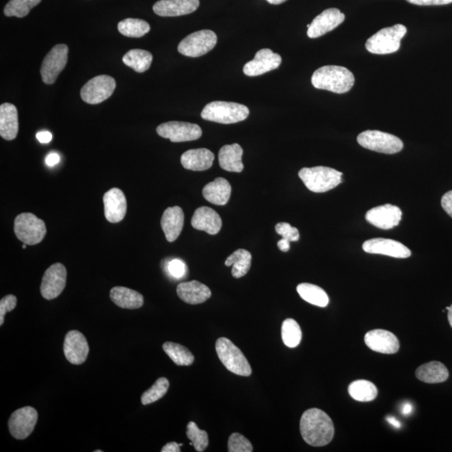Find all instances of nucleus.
<instances>
[{
    "mask_svg": "<svg viewBox=\"0 0 452 452\" xmlns=\"http://www.w3.org/2000/svg\"><path fill=\"white\" fill-rule=\"evenodd\" d=\"M41 2V0H11L4 8V14L7 17H26Z\"/></svg>",
    "mask_w": 452,
    "mask_h": 452,
    "instance_id": "58836bf2",
    "label": "nucleus"
},
{
    "mask_svg": "<svg viewBox=\"0 0 452 452\" xmlns=\"http://www.w3.org/2000/svg\"><path fill=\"white\" fill-rule=\"evenodd\" d=\"M298 176L310 191L324 193L342 183L343 174L334 168L317 166L302 168Z\"/></svg>",
    "mask_w": 452,
    "mask_h": 452,
    "instance_id": "7ed1b4c3",
    "label": "nucleus"
},
{
    "mask_svg": "<svg viewBox=\"0 0 452 452\" xmlns=\"http://www.w3.org/2000/svg\"><path fill=\"white\" fill-rule=\"evenodd\" d=\"M118 31L124 36L132 38H140L150 31V26L146 21L139 19H125L119 22Z\"/></svg>",
    "mask_w": 452,
    "mask_h": 452,
    "instance_id": "e433bc0d",
    "label": "nucleus"
},
{
    "mask_svg": "<svg viewBox=\"0 0 452 452\" xmlns=\"http://www.w3.org/2000/svg\"><path fill=\"white\" fill-rule=\"evenodd\" d=\"M66 358L72 364H83L89 354V345L86 337L78 330H71L66 334L64 341Z\"/></svg>",
    "mask_w": 452,
    "mask_h": 452,
    "instance_id": "f3484780",
    "label": "nucleus"
},
{
    "mask_svg": "<svg viewBox=\"0 0 452 452\" xmlns=\"http://www.w3.org/2000/svg\"><path fill=\"white\" fill-rule=\"evenodd\" d=\"M354 76L344 66H325L317 69L312 76V84L317 89L343 94L352 89Z\"/></svg>",
    "mask_w": 452,
    "mask_h": 452,
    "instance_id": "f03ea898",
    "label": "nucleus"
},
{
    "mask_svg": "<svg viewBox=\"0 0 452 452\" xmlns=\"http://www.w3.org/2000/svg\"><path fill=\"white\" fill-rule=\"evenodd\" d=\"M36 138L41 143H49L52 140V134L48 131H41L36 134Z\"/></svg>",
    "mask_w": 452,
    "mask_h": 452,
    "instance_id": "09e8293b",
    "label": "nucleus"
},
{
    "mask_svg": "<svg viewBox=\"0 0 452 452\" xmlns=\"http://www.w3.org/2000/svg\"><path fill=\"white\" fill-rule=\"evenodd\" d=\"M230 452H252L253 446L248 439L239 433H233L228 441Z\"/></svg>",
    "mask_w": 452,
    "mask_h": 452,
    "instance_id": "79ce46f5",
    "label": "nucleus"
},
{
    "mask_svg": "<svg viewBox=\"0 0 452 452\" xmlns=\"http://www.w3.org/2000/svg\"><path fill=\"white\" fill-rule=\"evenodd\" d=\"M276 232L282 235V238L292 242H297L300 238L299 232L295 227H292L290 224L286 222L278 223L275 227Z\"/></svg>",
    "mask_w": 452,
    "mask_h": 452,
    "instance_id": "37998d69",
    "label": "nucleus"
},
{
    "mask_svg": "<svg viewBox=\"0 0 452 452\" xmlns=\"http://www.w3.org/2000/svg\"><path fill=\"white\" fill-rule=\"evenodd\" d=\"M22 248L23 249H26V244L24 243Z\"/></svg>",
    "mask_w": 452,
    "mask_h": 452,
    "instance_id": "13d9d810",
    "label": "nucleus"
},
{
    "mask_svg": "<svg viewBox=\"0 0 452 452\" xmlns=\"http://www.w3.org/2000/svg\"><path fill=\"white\" fill-rule=\"evenodd\" d=\"M363 250L369 254L384 255L394 258H408L411 256V250L401 242L391 239L375 238L363 244Z\"/></svg>",
    "mask_w": 452,
    "mask_h": 452,
    "instance_id": "6ab92c4d",
    "label": "nucleus"
},
{
    "mask_svg": "<svg viewBox=\"0 0 452 452\" xmlns=\"http://www.w3.org/2000/svg\"><path fill=\"white\" fill-rule=\"evenodd\" d=\"M243 149L237 143L225 145L219 152L221 168L228 172L240 173L244 170L242 163Z\"/></svg>",
    "mask_w": 452,
    "mask_h": 452,
    "instance_id": "c85d7f7f",
    "label": "nucleus"
},
{
    "mask_svg": "<svg viewBox=\"0 0 452 452\" xmlns=\"http://www.w3.org/2000/svg\"><path fill=\"white\" fill-rule=\"evenodd\" d=\"M38 421L35 408L26 406L14 411L9 418V431L14 438L24 440L31 436Z\"/></svg>",
    "mask_w": 452,
    "mask_h": 452,
    "instance_id": "ddd939ff",
    "label": "nucleus"
},
{
    "mask_svg": "<svg viewBox=\"0 0 452 452\" xmlns=\"http://www.w3.org/2000/svg\"><path fill=\"white\" fill-rule=\"evenodd\" d=\"M200 6V0H160L153 9L158 16L176 17L193 13Z\"/></svg>",
    "mask_w": 452,
    "mask_h": 452,
    "instance_id": "4be33fe9",
    "label": "nucleus"
},
{
    "mask_svg": "<svg viewBox=\"0 0 452 452\" xmlns=\"http://www.w3.org/2000/svg\"><path fill=\"white\" fill-rule=\"evenodd\" d=\"M271 4H281L287 1V0H267Z\"/></svg>",
    "mask_w": 452,
    "mask_h": 452,
    "instance_id": "4d7b16f0",
    "label": "nucleus"
},
{
    "mask_svg": "<svg viewBox=\"0 0 452 452\" xmlns=\"http://www.w3.org/2000/svg\"><path fill=\"white\" fill-rule=\"evenodd\" d=\"M157 133L173 143H182L197 140L202 136V130L195 123L173 121L160 124Z\"/></svg>",
    "mask_w": 452,
    "mask_h": 452,
    "instance_id": "f8f14e48",
    "label": "nucleus"
},
{
    "mask_svg": "<svg viewBox=\"0 0 452 452\" xmlns=\"http://www.w3.org/2000/svg\"><path fill=\"white\" fill-rule=\"evenodd\" d=\"M217 44V36L210 30H203L190 34L183 40L178 51L188 57H200L212 51Z\"/></svg>",
    "mask_w": 452,
    "mask_h": 452,
    "instance_id": "1a4fd4ad",
    "label": "nucleus"
},
{
    "mask_svg": "<svg viewBox=\"0 0 452 452\" xmlns=\"http://www.w3.org/2000/svg\"><path fill=\"white\" fill-rule=\"evenodd\" d=\"M249 113V108L245 105L215 101L205 106L201 118L206 121L232 124L244 121Z\"/></svg>",
    "mask_w": 452,
    "mask_h": 452,
    "instance_id": "20e7f679",
    "label": "nucleus"
},
{
    "mask_svg": "<svg viewBox=\"0 0 452 452\" xmlns=\"http://www.w3.org/2000/svg\"><path fill=\"white\" fill-rule=\"evenodd\" d=\"M110 298L118 307L124 309H138L143 305L140 293L125 287H115L110 292Z\"/></svg>",
    "mask_w": 452,
    "mask_h": 452,
    "instance_id": "c756f323",
    "label": "nucleus"
},
{
    "mask_svg": "<svg viewBox=\"0 0 452 452\" xmlns=\"http://www.w3.org/2000/svg\"><path fill=\"white\" fill-rule=\"evenodd\" d=\"M215 155L207 148L190 149L183 153L181 165L188 170L205 171L213 165Z\"/></svg>",
    "mask_w": 452,
    "mask_h": 452,
    "instance_id": "a878e982",
    "label": "nucleus"
},
{
    "mask_svg": "<svg viewBox=\"0 0 452 452\" xmlns=\"http://www.w3.org/2000/svg\"><path fill=\"white\" fill-rule=\"evenodd\" d=\"M123 61L125 65L131 67L138 73H143L150 68L153 55L150 52L144 50H130L123 57Z\"/></svg>",
    "mask_w": 452,
    "mask_h": 452,
    "instance_id": "72a5a7b5",
    "label": "nucleus"
},
{
    "mask_svg": "<svg viewBox=\"0 0 452 452\" xmlns=\"http://www.w3.org/2000/svg\"><path fill=\"white\" fill-rule=\"evenodd\" d=\"M14 233L23 243L34 246L44 240L46 226L42 220L32 213H22L14 220Z\"/></svg>",
    "mask_w": 452,
    "mask_h": 452,
    "instance_id": "0eeeda50",
    "label": "nucleus"
},
{
    "mask_svg": "<svg viewBox=\"0 0 452 452\" xmlns=\"http://www.w3.org/2000/svg\"><path fill=\"white\" fill-rule=\"evenodd\" d=\"M446 309L448 311V315H447V317H448L449 324L452 328V305L451 307H447Z\"/></svg>",
    "mask_w": 452,
    "mask_h": 452,
    "instance_id": "6e6d98bb",
    "label": "nucleus"
},
{
    "mask_svg": "<svg viewBox=\"0 0 452 452\" xmlns=\"http://www.w3.org/2000/svg\"><path fill=\"white\" fill-rule=\"evenodd\" d=\"M163 349L172 359V361L179 366H190L195 361L193 354L181 344L166 342L163 344Z\"/></svg>",
    "mask_w": 452,
    "mask_h": 452,
    "instance_id": "c9c22d12",
    "label": "nucleus"
},
{
    "mask_svg": "<svg viewBox=\"0 0 452 452\" xmlns=\"http://www.w3.org/2000/svg\"><path fill=\"white\" fill-rule=\"evenodd\" d=\"M365 218L369 223L379 229L389 230L400 224L402 211L396 205L387 204L369 210Z\"/></svg>",
    "mask_w": 452,
    "mask_h": 452,
    "instance_id": "dca6fc26",
    "label": "nucleus"
},
{
    "mask_svg": "<svg viewBox=\"0 0 452 452\" xmlns=\"http://www.w3.org/2000/svg\"><path fill=\"white\" fill-rule=\"evenodd\" d=\"M18 111L11 103L0 106V135L7 141L14 140L18 135Z\"/></svg>",
    "mask_w": 452,
    "mask_h": 452,
    "instance_id": "bb28decb",
    "label": "nucleus"
},
{
    "mask_svg": "<svg viewBox=\"0 0 452 452\" xmlns=\"http://www.w3.org/2000/svg\"><path fill=\"white\" fill-rule=\"evenodd\" d=\"M386 420L389 424L392 425L394 428H396V429H400L401 427V422L399 421L396 417L387 416Z\"/></svg>",
    "mask_w": 452,
    "mask_h": 452,
    "instance_id": "5fc2aeb1",
    "label": "nucleus"
},
{
    "mask_svg": "<svg viewBox=\"0 0 452 452\" xmlns=\"http://www.w3.org/2000/svg\"><path fill=\"white\" fill-rule=\"evenodd\" d=\"M442 208L452 218V190L447 192L441 199Z\"/></svg>",
    "mask_w": 452,
    "mask_h": 452,
    "instance_id": "de8ad7c7",
    "label": "nucleus"
},
{
    "mask_svg": "<svg viewBox=\"0 0 452 452\" xmlns=\"http://www.w3.org/2000/svg\"><path fill=\"white\" fill-rule=\"evenodd\" d=\"M282 63L280 55L270 49H262L257 52L255 58L244 66L243 72L248 76H257L276 70Z\"/></svg>",
    "mask_w": 452,
    "mask_h": 452,
    "instance_id": "a211bd4d",
    "label": "nucleus"
},
{
    "mask_svg": "<svg viewBox=\"0 0 452 452\" xmlns=\"http://www.w3.org/2000/svg\"><path fill=\"white\" fill-rule=\"evenodd\" d=\"M116 88V81L109 76H95L81 90V99L85 103L95 105L108 99Z\"/></svg>",
    "mask_w": 452,
    "mask_h": 452,
    "instance_id": "9d476101",
    "label": "nucleus"
},
{
    "mask_svg": "<svg viewBox=\"0 0 452 452\" xmlns=\"http://www.w3.org/2000/svg\"><path fill=\"white\" fill-rule=\"evenodd\" d=\"M349 396L359 402H370L378 396V389L372 382L359 379L350 384Z\"/></svg>",
    "mask_w": 452,
    "mask_h": 452,
    "instance_id": "f704fd0d",
    "label": "nucleus"
},
{
    "mask_svg": "<svg viewBox=\"0 0 452 452\" xmlns=\"http://www.w3.org/2000/svg\"><path fill=\"white\" fill-rule=\"evenodd\" d=\"M302 438L312 446H324L330 443L334 436L333 421L319 409L306 411L300 421Z\"/></svg>",
    "mask_w": 452,
    "mask_h": 452,
    "instance_id": "f257e3e1",
    "label": "nucleus"
},
{
    "mask_svg": "<svg viewBox=\"0 0 452 452\" xmlns=\"http://www.w3.org/2000/svg\"><path fill=\"white\" fill-rule=\"evenodd\" d=\"M282 339L288 348H296L302 340V330L294 319H287L282 326Z\"/></svg>",
    "mask_w": 452,
    "mask_h": 452,
    "instance_id": "4c0bfd02",
    "label": "nucleus"
},
{
    "mask_svg": "<svg viewBox=\"0 0 452 452\" xmlns=\"http://www.w3.org/2000/svg\"><path fill=\"white\" fill-rule=\"evenodd\" d=\"M277 247L282 252H287L290 250V242L288 240L282 238L277 242Z\"/></svg>",
    "mask_w": 452,
    "mask_h": 452,
    "instance_id": "603ef678",
    "label": "nucleus"
},
{
    "mask_svg": "<svg viewBox=\"0 0 452 452\" xmlns=\"http://www.w3.org/2000/svg\"><path fill=\"white\" fill-rule=\"evenodd\" d=\"M406 32V27L401 24L382 29L369 38L365 47L375 55L392 54L400 49L402 38Z\"/></svg>",
    "mask_w": 452,
    "mask_h": 452,
    "instance_id": "39448f33",
    "label": "nucleus"
},
{
    "mask_svg": "<svg viewBox=\"0 0 452 452\" xmlns=\"http://www.w3.org/2000/svg\"><path fill=\"white\" fill-rule=\"evenodd\" d=\"M177 294L188 304H203L212 295L210 288L198 281L182 282L177 287Z\"/></svg>",
    "mask_w": 452,
    "mask_h": 452,
    "instance_id": "393cba45",
    "label": "nucleus"
},
{
    "mask_svg": "<svg viewBox=\"0 0 452 452\" xmlns=\"http://www.w3.org/2000/svg\"><path fill=\"white\" fill-rule=\"evenodd\" d=\"M357 141L360 146L369 150L394 155L403 149V142L396 136L377 130H367L359 134Z\"/></svg>",
    "mask_w": 452,
    "mask_h": 452,
    "instance_id": "6e6552de",
    "label": "nucleus"
},
{
    "mask_svg": "<svg viewBox=\"0 0 452 452\" xmlns=\"http://www.w3.org/2000/svg\"><path fill=\"white\" fill-rule=\"evenodd\" d=\"M60 162V156L56 153H49L46 158V163L48 166L53 167Z\"/></svg>",
    "mask_w": 452,
    "mask_h": 452,
    "instance_id": "8fccbe9b",
    "label": "nucleus"
},
{
    "mask_svg": "<svg viewBox=\"0 0 452 452\" xmlns=\"http://www.w3.org/2000/svg\"><path fill=\"white\" fill-rule=\"evenodd\" d=\"M406 1L421 6H445L452 3V0H406Z\"/></svg>",
    "mask_w": 452,
    "mask_h": 452,
    "instance_id": "49530a36",
    "label": "nucleus"
},
{
    "mask_svg": "<svg viewBox=\"0 0 452 452\" xmlns=\"http://www.w3.org/2000/svg\"><path fill=\"white\" fill-rule=\"evenodd\" d=\"M185 224L184 211L180 206L168 207L163 212L161 227L168 242H174L180 237Z\"/></svg>",
    "mask_w": 452,
    "mask_h": 452,
    "instance_id": "5701e85b",
    "label": "nucleus"
},
{
    "mask_svg": "<svg viewBox=\"0 0 452 452\" xmlns=\"http://www.w3.org/2000/svg\"><path fill=\"white\" fill-rule=\"evenodd\" d=\"M69 48L65 44L56 45L48 53L42 62L41 74L47 85L55 83L68 61Z\"/></svg>",
    "mask_w": 452,
    "mask_h": 452,
    "instance_id": "9b49d317",
    "label": "nucleus"
},
{
    "mask_svg": "<svg viewBox=\"0 0 452 452\" xmlns=\"http://www.w3.org/2000/svg\"><path fill=\"white\" fill-rule=\"evenodd\" d=\"M232 195V186L228 180L217 178L209 183L203 189L204 198L215 205H225L228 203Z\"/></svg>",
    "mask_w": 452,
    "mask_h": 452,
    "instance_id": "cd10ccee",
    "label": "nucleus"
},
{
    "mask_svg": "<svg viewBox=\"0 0 452 452\" xmlns=\"http://www.w3.org/2000/svg\"><path fill=\"white\" fill-rule=\"evenodd\" d=\"M191 225L196 230L214 235L220 232L222 220L213 209L202 206L195 211Z\"/></svg>",
    "mask_w": 452,
    "mask_h": 452,
    "instance_id": "b1692460",
    "label": "nucleus"
},
{
    "mask_svg": "<svg viewBox=\"0 0 452 452\" xmlns=\"http://www.w3.org/2000/svg\"><path fill=\"white\" fill-rule=\"evenodd\" d=\"M345 20L344 14L338 9H328L317 16L307 30V36L315 39L325 35L341 25Z\"/></svg>",
    "mask_w": 452,
    "mask_h": 452,
    "instance_id": "2eb2a0df",
    "label": "nucleus"
},
{
    "mask_svg": "<svg viewBox=\"0 0 452 452\" xmlns=\"http://www.w3.org/2000/svg\"><path fill=\"white\" fill-rule=\"evenodd\" d=\"M105 217L111 223L122 221L127 213V200L123 192L113 188L103 196Z\"/></svg>",
    "mask_w": 452,
    "mask_h": 452,
    "instance_id": "412c9836",
    "label": "nucleus"
},
{
    "mask_svg": "<svg viewBox=\"0 0 452 452\" xmlns=\"http://www.w3.org/2000/svg\"><path fill=\"white\" fill-rule=\"evenodd\" d=\"M252 254L247 250L239 249L225 260L226 267H232V274L235 278L246 276L252 267Z\"/></svg>",
    "mask_w": 452,
    "mask_h": 452,
    "instance_id": "2f4dec72",
    "label": "nucleus"
},
{
    "mask_svg": "<svg viewBox=\"0 0 452 452\" xmlns=\"http://www.w3.org/2000/svg\"><path fill=\"white\" fill-rule=\"evenodd\" d=\"M67 272L61 263L53 264L46 271L42 278L41 292L46 300L55 299L64 291L66 284Z\"/></svg>",
    "mask_w": 452,
    "mask_h": 452,
    "instance_id": "4468645a",
    "label": "nucleus"
},
{
    "mask_svg": "<svg viewBox=\"0 0 452 452\" xmlns=\"http://www.w3.org/2000/svg\"><path fill=\"white\" fill-rule=\"evenodd\" d=\"M416 376L419 381L427 384L445 382L449 378L448 369L438 361H431L421 365L416 369Z\"/></svg>",
    "mask_w": 452,
    "mask_h": 452,
    "instance_id": "7c9ffc66",
    "label": "nucleus"
},
{
    "mask_svg": "<svg viewBox=\"0 0 452 452\" xmlns=\"http://www.w3.org/2000/svg\"><path fill=\"white\" fill-rule=\"evenodd\" d=\"M168 388H170V382L166 378L157 379L155 384L143 394L141 397L143 405L147 406L149 404L160 400L161 398L165 396Z\"/></svg>",
    "mask_w": 452,
    "mask_h": 452,
    "instance_id": "ea45409f",
    "label": "nucleus"
},
{
    "mask_svg": "<svg viewBox=\"0 0 452 452\" xmlns=\"http://www.w3.org/2000/svg\"><path fill=\"white\" fill-rule=\"evenodd\" d=\"M168 272L175 278H181L185 276L186 266L180 259L173 260L168 266Z\"/></svg>",
    "mask_w": 452,
    "mask_h": 452,
    "instance_id": "a18cd8bd",
    "label": "nucleus"
},
{
    "mask_svg": "<svg viewBox=\"0 0 452 452\" xmlns=\"http://www.w3.org/2000/svg\"><path fill=\"white\" fill-rule=\"evenodd\" d=\"M413 411V406L411 403L406 402L404 404L401 409V412L404 416H409Z\"/></svg>",
    "mask_w": 452,
    "mask_h": 452,
    "instance_id": "864d4df0",
    "label": "nucleus"
},
{
    "mask_svg": "<svg viewBox=\"0 0 452 452\" xmlns=\"http://www.w3.org/2000/svg\"><path fill=\"white\" fill-rule=\"evenodd\" d=\"M364 342L368 348L381 354H396L400 349L397 337L387 330L374 329L368 332L364 337Z\"/></svg>",
    "mask_w": 452,
    "mask_h": 452,
    "instance_id": "aec40b11",
    "label": "nucleus"
},
{
    "mask_svg": "<svg viewBox=\"0 0 452 452\" xmlns=\"http://www.w3.org/2000/svg\"><path fill=\"white\" fill-rule=\"evenodd\" d=\"M215 349L220 361L229 371L240 376L247 377L252 374V369L248 360L232 341L220 338L216 341Z\"/></svg>",
    "mask_w": 452,
    "mask_h": 452,
    "instance_id": "423d86ee",
    "label": "nucleus"
},
{
    "mask_svg": "<svg viewBox=\"0 0 452 452\" xmlns=\"http://www.w3.org/2000/svg\"><path fill=\"white\" fill-rule=\"evenodd\" d=\"M17 305V297L14 295H7L4 297L0 301V325L4 324V316L9 312L16 309Z\"/></svg>",
    "mask_w": 452,
    "mask_h": 452,
    "instance_id": "c03bdc74",
    "label": "nucleus"
},
{
    "mask_svg": "<svg viewBox=\"0 0 452 452\" xmlns=\"http://www.w3.org/2000/svg\"><path fill=\"white\" fill-rule=\"evenodd\" d=\"M298 294L304 301L312 305L325 307L329 304V297L326 292L319 287L310 283H302L297 287Z\"/></svg>",
    "mask_w": 452,
    "mask_h": 452,
    "instance_id": "473e14b6",
    "label": "nucleus"
},
{
    "mask_svg": "<svg viewBox=\"0 0 452 452\" xmlns=\"http://www.w3.org/2000/svg\"><path fill=\"white\" fill-rule=\"evenodd\" d=\"M162 452H180V445L177 442H168L165 446L163 447Z\"/></svg>",
    "mask_w": 452,
    "mask_h": 452,
    "instance_id": "3c124183",
    "label": "nucleus"
},
{
    "mask_svg": "<svg viewBox=\"0 0 452 452\" xmlns=\"http://www.w3.org/2000/svg\"><path fill=\"white\" fill-rule=\"evenodd\" d=\"M186 435L188 438L191 441L192 445L195 446L197 451L202 452L205 451L209 446L208 433L205 431L199 429L195 422L190 421L187 426Z\"/></svg>",
    "mask_w": 452,
    "mask_h": 452,
    "instance_id": "a19ab883",
    "label": "nucleus"
}]
</instances>
